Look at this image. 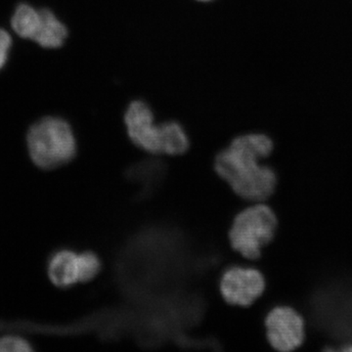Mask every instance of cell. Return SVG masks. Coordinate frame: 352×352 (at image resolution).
<instances>
[{"instance_id":"6da1fadb","label":"cell","mask_w":352,"mask_h":352,"mask_svg":"<svg viewBox=\"0 0 352 352\" xmlns=\"http://www.w3.org/2000/svg\"><path fill=\"white\" fill-rule=\"evenodd\" d=\"M272 150V141L264 134L238 136L215 157V173L236 196L261 203L272 195L276 187L274 171L261 163Z\"/></svg>"},{"instance_id":"7a4b0ae2","label":"cell","mask_w":352,"mask_h":352,"mask_svg":"<svg viewBox=\"0 0 352 352\" xmlns=\"http://www.w3.org/2000/svg\"><path fill=\"white\" fill-rule=\"evenodd\" d=\"M28 151L34 166L53 170L68 164L76 156V140L71 126L60 118H43L30 127Z\"/></svg>"},{"instance_id":"3957f363","label":"cell","mask_w":352,"mask_h":352,"mask_svg":"<svg viewBox=\"0 0 352 352\" xmlns=\"http://www.w3.org/2000/svg\"><path fill=\"white\" fill-rule=\"evenodd\" d=\"M277 219L268 206L261 203L244 208L234 217L228 231L231 248L247 259H258L274 238Z\"/></svg>"},{"instance_id":"277c9868","label":"cell","mask_w":352,"mask_h":352,"mask_svg":"<svg viewBox=\"0 0 352 352\" xmlns=\"http://www.w3.org/2000/svg\"><path fill=\"white\" fill-rule=\"evenodd\" d=\"M219 289L220 296L228 305L247 307L263 295L265 279L256 268L229 266L220 275Z\"/></svg>"},{"instance_id":"5b68a950","label":"cell","mask_w":352,"mask_h":352,"mask_svg":"<svg viewBox=\"0 0 352 352\" xmlns=\"http://www.w3.org/2000/svg\"><path fill=\"white\" fill-rule=\"evenodd\" d=\"M265 327L268 342L278 351H295L305 340V322L291 307L271 310L266 316Z\"/></svg>"},{"instance_id":"8992f818","label":"cell","mask_w":352,"mask_h":352,"mask_svg":"<svg viewBox=\"0 0 352 352\" xmlns=\"http://www.w3.org/2000/svg\"><path fill=\"white\" fill-rule=\"evenodd\" d=\"M151 108L144 101L131 102L124 113L127 135L136 147L148 154L161 155V131Z\"/></svg>"},{"instance_id":"52a82bcc","label":"cell","mask_w":352,"mask_h":352,"mask_svg":"<svg viewBox=\"0 0 352 352\" xmlns=\"http://www.w3.org/2000/svg\"><path fill=\"white\" fill-rule=\"evenodd\" d=\"M80 252L61 249L51 254L47 275L51 283L59 289H69L80 282Z\"/></svg>"},{"instance_id":"ba28073f","label":"cell","mask_w":352,"mask_h":352,"mask_svg":"<svg viewBox=\"0 0 352 352\" xmlns=\"http://www.w3.org/2000/svg\"><path fill=\"white\" fill-rule=\"evenodd\" d=\"M68 36V30L52 11L41 9V24L34 41L43 48H59Z\"/></svg>"},{"instance_id":"9c48e42d","label":"cell","mask_w":352,"mask_h":352,"mask_svg":"<svg viewBox=\"0 0 352 352\" xmlns=\"http://www.w3.org/2000/svg\"><path fill=\"white\" fill-rule=\"evenodd\" d=\"M161 131V155L176 157L188 151V134L182 124L176 122H166L160 124Z\"/></svg>"},{"instance_id":"30bf717a","label":"cell","mask_w":352,"mask_h":352,"mask_svg":"<svg viewBox=\"0 0 352 352\" xmlns=\"http://www.w3.org/2000/svg\"><path fill=\"white\" fill-rule=\"evenodd\" d=\"M41 24V10H36L29 4L22 3L17 6L13 14L11 25L14 32L20 38L34 41Z\"/></svg>"},{"instance_id":"8fae6325","label":"cell","mask_w":352,"mask_h":352,"mask_svg":"<svg viewBox=\"0 0 352 352\" xmlns=\"http://www.w3.org/2000/svg\"><path fill=\"white\" fill-rule=\"evenodd\" d=\"M80 282L88 283L100 274L102 261L94 252L85 251L80 252Z\"/></svg>"},{"instance_id":"7c38bea8","label":"cell","mask_w":352,"mask_h":352,"mask_svg":"<svg viewBox=\"0 0 352 352\" xmlns=\"http://www.w3.org/2000/svg\"><path fill=\"white\" fill-rule=\"evenodd\" d=\"M34 351L31 342L20 336H4L0 338V352Z\"/></svg>"},{"instance_id":"4fadbf2b","label":"cell","mask_w":352,"mask_h":352,"mask_svg":"<svg viewBox=\"0 0 352 352\" xmlns=\"http://www.w3.org/2000/svg\"><path fill=\"white\" fill-rule=\"evenodd\" d=\"M12 45V38L6 30L0 29V69L6 66L9 50Z\"/></svg>"},{"instance_id":"5bb4252c","label":"cell","mask_w":352,"mask_h":352,"mask_svg":"<svg viewBox=\"0 0 352 352\" xmlns=\"http://www.w3.org/2000/svg\"><path fill=\"white\" fill-rule=\"evenodd\" d=\"M342 351L352 352V344H349L347 346L342 347Z\"/></svg>"},{"instance_id":"9a60e30c","label":"cell","mask_w":352,"mask_h":352,"mask_svg":"<svg viewBox=\"0 0 352 352\" xmlns=\"http://www.w3.org/2000/svg\"><path fill=\"white\" fill-rule=\"evenodd\" d=\"M198 1L208 2V1H212V0H198Z\"/></svg>"}]
</instances>
